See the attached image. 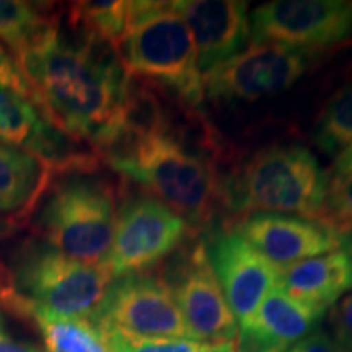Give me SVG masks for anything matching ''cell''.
Returning <instances> with one entry per match:
<instances>
[{
  "label": "cell",
  "mask_w": 352,
  "mask_h": 352,
  "mask_svg": "<svg viewBox=\"0 0 352 352\" xmlns=\"http://www.w3.org/2000/svg\"><path fill=\"white\" fill-rule=\"evenodd\" d=\"M0 85L12 88V90L19 91L26 98L32 100V90H30L28 82L21 76L19 65L15 64L10 52L2 44H0Z\"/></svg>",
  "instance_id": "27"
},
{
  "label": "cell",
  "mask_w": 352,
  "mask_h": 352,
  "mask_svg": "<svg viewBox=\"0 0 352 352\" xmlns=\"http://www.w3.org/2000/svg\"><path fill=\"white\" fill-rule=\"evenodd\" d=\"M64 19L109 43L120 52L131 26L132 2H74L64 10Z\"/></svg>",
  "instance_id": "20"
},
{
  "label": "cell",
  "mask_w": 352,
  "mask_h": 352,
  "mask_svg": "<svg viewBox=\"0 0 352 352\" xmlns=\"http://www.w3.org/2000/svg\"><path fill=\"white\" fill-rule=\"evenodd\" d=\"M0 142L33 153L54 173L76 162L78 142L44 120L34 103L19 91L0 85Z\"/></svg>",
  "instance_id": "15"
},
{
  "label": "cell",
  "mask_w": 352,
  "mask_h": 352,
  "mask_svg": "<svg viewBox=\"0 0 352 352\" xmlns=\"http://www.w3.org/2000/svg\"><path fill=\"white\" fill-rule=\"evenodd\" d=\"M173 279L166 284L173 290L192 340L214 344L236 341V318L210 267L206 241H196Z\"/></svg>",
  "instance_id": "11"
},
{
  "label": "cell",
  "mask_w": 352,
  "mask_h": 352,
  "mask_svg": "<svg viewBox=\"0 0 352 352\" xmlns=\"http://www.w3.org/2000/svg\"><path fill=\"white\" fill-rule=\"evenodd\" d=\"M0 308L15 315L16 318L32 320L30 303L20 296L12 267H8L2 259H0Z\"/></svg>",
  "instance_id": "25"
},
{
  "label": "cell",
  "mask_w": 352,
  "mask_h": 352,
  "mask_svg": "<svg viewBox=\"0 0 352 352\" xmlns=\"http://www.w3.org/2000/svg\"><path fill=\"white\" fill-rule=\"evenodd\" d=\"M277 287L303 307L324 315L352 287V263L341 250L308 258L280 271Z\"/></svg>",
  "instance_id": "18"
},
{
  "label": "cell",
  "mask_w": 352,
  "mask_h": 352,
  "mask_svg": "<svg viewBox=\"0 0 352 352\" xmlns=\"http://www.w3.org/2000/svg\"><path fill=\"white\" fill-rule=\"evenodd\" d=\"M116 189L95 173L52 179L28 223L36 239L65 256L100 264L113 243Z\"/></svg>",
  "instance_id": "4"
},
{
  "label": "cell",
  "mask_w": 352,
  "mask_h": 352,
  "mask_svg": "<svg viewBox=\"0 0 352 352\" xmlns=\"http://www.w3.org/2000/svg\"><path fill=\"white\" fill-rule=\"evenodd\" d=\"M54 178L33 153L0 142V220L7 232L30 222Z\"/></svg>",
  "instance_id": "17"
},
{
  "label": "cell",
  "mask_w": 352,
  "mask_h": 352,
  "mask_svg": "<svg viewBox=\"0 0 352 352\" xmlns=\"http://www.w3.org/2000/svg\"><path fill=\"white\" fill-rule=\"evenodd\" d=\"M47 352H109L100 323L91 320L50 318L33 315Z\"/></svg>",
  "instance_id": "21"
},
{
  "label": "cell",
  "mask_w": 352,
  "mask_h": 352,
  "mask_svg": "<svg viewBox=\"0 0 352 352\" xmlns=\"http://www.w3.org/2000/svg\"><path fill=\"white\" fill-rule=\"evenodd\" d=\"M351 168H352V145L334 158V165L331 171H341V170H351Z\"/></svg>",
  "instance_id": "30"
},
{
  "label": "cell",
  "mask_w": 352,
  "mask_h": 352,
  "mask_svg": "<svg viewBox=\"0 0 352 352\" xmlns=\"http://www.w3.org/2000/svg\"><path fill=\"white\" fill-rule=\"evenodd\" d=\"M315 56L276 43L252 44L204 76L212 101H258L280 94L300 78Z\"/></svg>",
  "instance_id": "9"
},
{
  "label": "cell",
  "mask_w": 352,
  "mask_h": 352,
  "mask_svg": "<svg viewBox=\"0 0 352 352\" xmlns=\"http://www.w3.org/2000/svg\"><path fill=\"white\" fill-rule=\"evenodd\" d=\"M63 13L13 60L44 120L98 151L120 121L129 74L116 47L67 21L64 26Z\"/></svg>",
  "instance_id": "1"
},
{
  "label": "cell",
  "mask_w": 352,
  "mask_h": 352,
  "mask_svg": "<svg viewBox=\"0 0 352 352\" xmlns=\"http://www.w3.org/2000/svg\"><path fill=\"white\" fill-rule=\"evenodd\" d=\"M126 72L199 108L204 76L197 67L191 32L171 2H132V19L120 47Z\"/></svg>",
  "instance_id": "5"
},
{
  "label": "cell",
  "mask_w": 352,
  "mask_h": 352,
  "mask_svg": "<svg viewBox=\"0 0 352 352\" xmlns=\"http://www.w3.org/2000/svg\"><path fill=\"white\" fill-rule=\"evenodd\" d=\"M321 316L274 285L241 324L236 352H287L311 333Z\"/></svg>",
  "instance_id": "16"
},
{
  "label": "cell",
  "mask_w": 352,
  "mask_h": 352,
  "mask_svg": "<svg viewBox=\"0 0 352 352\" xmlns=\"http://www.w3.org/2000/svg\"><path fill=\"white\" fill-rule=\"evenodd\" d=\"M188 25L202 76L243 51L250 41L248 2L239 0H182L171 2Z\"/></svg>",
  "instance_id": "14"
},
{
  "label": "cell",
  "mask_w": 352,
  "mask_h": 352,
  "mask_svg": "<svg viewBox=\"0 0 352 352\" xmlns=\"http://www.w3.org/2000/svg\"><path fill=\"white\" fill-rule=\"evenodd\" d=\"M95 321L139 338L192 340L173 290L164 277L151 272L114 279Z\"/></svg>",
  "instance_id": "10"
},
{
  "label": "cell",
  "mask_w": 352,
  "mask_h": 352,
  "mask_svg": "<svg viewBox=\"0 0 352 352\" xmlns=\"http://www.w3.org/2000/svg\"><path fill=\"white\" fill-rule=\"evenodd\" d=\"M0 352H41L30 342L13 338L6 327V321L0 316Z\"/></svg>",
  "instance_id": "29"
},
{
  "label": "cell",
  "mask_w": 352,
  "mask_h": 352,
  "mask_svg": "<svg viewBox=\"0 0 352 352\" xmlns=\"http://www.w3.org/2000/svg\"><path fill=\"white\" fill-rule=\"evenodd\" d=\"M287 352H346L324 331H311Z\"/></svg>",
  "instance_id": "28"
},
{
  "label": "cell",
  "mask_w": 352,
  "mask_h": 352,
  "mask_svg": "<svg viewBox=\"0 0 352 352\" xmlns=\"http://www.w3.org/2000/svg\"><path fill=\"white\" fill-rule=\"evenodd\" d=\"M195 235L196 232L157 197L131 196L118 209L113 243L100 264L113 279L145 272Z\"/></svg>",
  "instance_id": "7"
},
{
  "label": "cell",
  "mask_w": 352,
  "mask_h": 352,
  "mask_svg": "<svg viewBox=\"0 0 352 352\" xmlns=\"http://www.w3.org/2000/svg\"><path fill=\"white\" fill-rule=\"evenodd\" d=\"M320 223L342 236L352 232V168L329 171Z\"/></svg>",
  "instance_id": "24"
},
{
  "label": "cell",
  "mask_w": 352,
  "mask_h": 352,
  "mask_svg": "<svg viewBox=\"0 0 352 352\" xmlns=\"http://www.w3.org/2000/svg\"><path fill=\"white\" fill-rule=\"evenodd\" d=\"M100 157L114 171L134 179L197 232L212 222L222 204V176L208 162L184 151L170 135H116Z\"/></svg>",
  "instance_id": "2"
},
{
  "label": "cell",
  "mask_w": 352,
  "mask_h": 352,
  "mask_svg": "<svg viewBox=\"0 0 352 352\" xmlns=\"http://www.w3.org/2000/svg\"><path fill=\"white\" fill-rule=\"evenodd\" d=\"M327 184L328 173L308 148L272 145L222 176L220 192L235 214H297L318 222Z\"/></svg>",
  "instance_id": "3"
},
{
  "label": "cell",
  "mask_w": 352,
  "mask_h": 352,
  "mask_svg": "<svg viewBox=\"0 0 352 352\" xmlns=\"http://www.w3.org/2000/svg\"><path fill=\"white\" fill-rule=\"evenodd\" d=\"M329 321H331L334 341L346 352H352V294L333 307Z\"/></svg>",
  "instance_id": "26"
},
{
  "label": "cell",
  "mask_w": 352,
  "mask_h": 352,
  "mask_svg": "<svg viewBox=\"0 0 352 352\" xmlns=\"http://www.w3.org/2000/svg\"><path fill=\"white\" fill-rule=\"evenodd\" d=\"M206 248L210 267L241 327L252 318L266 294L277 285L280 271L233 228L214 235L210 241H206Z\"/></svg>",
  "instance_id": "12"
},
{
  "label": "cell",
  "mask_w": 352,
  "mask_h": 352,
  "mask_svg": "<svg viewBox=\"0 0 352 352\" xmlns=\"http://www.w3.org/2000/svg\"><path fill=\"white\" fill-rule=\"evenodd\" d=\"M253 44L276 43L316 56L352 39L349 0H276L250 16Z\"/></svg>",
  "instance_id": "8"
},
{
  "label": "cell",
  "mask_w": 352,
  "mask_h": 352,
  "mask_svg": "<svg viewBox=\"0 0 352 352\" xmlns=\"http://www.w3.org/2000/svg\"><path fill=\"white\" fill-rule=\"evenodd\" d=\"M341 248H344V250H342V252H344L347 256H349L351 263H352V232L349 233V235H346L344 239H342Z\"/></svg>",
  "instance_id": "31"
},
{
  "label": "cell",
  "mask_w": 352,
  "mask_h": 352,
  "mask_svg": "<svg viewBox=\"0 0 352 352\" xmlns=\"http://www.w3.org/2000/svg\"><path fill=\"white\" fill-rule=\"evenodd\" d=\"M314 142L334 158L352 145V83L340 88L324 104L316 120Z\"/></svg>",
  "instance_id": "22"
},
{
  "label": "cell",
  "mask_w": 352,
  "mask_h": 352,
  "mask_svg": "<svg viewBox=\"0 0 352 352\" xmlns=\"http://www.w3.org/2000/svg\"><path fill=\"white\" fill-rule=\"evenodd\" d=\"M279 271L308 258L338 252L342 236L323 223L297 215L256 212L233 228Z\"/></svg>",
  "instance_id": "13"
},
{
  "label": "cell",
  "mask_w": 352,
  "mask_h": 352,
  "mask_svg": "<svg viewBox=\"0 0 352 352\" xmlns=\"http://www.w3.org/2000/svg\"><path fill=\"white\" fill-rule=\"evenodd\" d=\"M103 328L109 352H236V341L201 342L192 340H160L139 338L122 333L104 321H96Z\"/></svg>",
  "instance_id": "23"
},
{
  "label": "cell",
  "mask_w": 352,
  "mask_h": 352,
  "mask_svg": "<svg viewBox=\"0 0 352 352\" xmlns=\"http://www.w3.org/2000/svg\"><path fill=\"white\" fill-rule=\"evenodd\" d=\"M7 230H6V228H3V226H2V223H0V236H2L3 235V233H6Z\"/></svg>",
  "instance_id": "32"
},
{
  "label": "cell",
  "mask_w": 352,
  "mask_h": 352,
  "mask_svg": "<svg viewBox=\"0 0 352 352\" xmlns=\"http://www.w3.org/2000/svg\"><path fill=\"white\" fill-rule=\"evenodd\" d=\"M60 10L23 0H0V39L10 56L30 47L52 25Z\"/></svg>",
  "instance_id": "19"
},
{
  "label": "cell",
  "mask_w": 352,
  "mask_h": 352,
  "mask_svg": "<svg viewBox=\"0 0 352 352\" xmlns=\"http://www.w3.org/2000/svg\"><path fill=\"white\" fill-rule=\"evenodd\" d=\"M13 276L33 315L50 318H98L113 277L101 264L69 258L39 239L16 250Z\"/></svg>",
  "instance_id": "6"
}]
</instances>
